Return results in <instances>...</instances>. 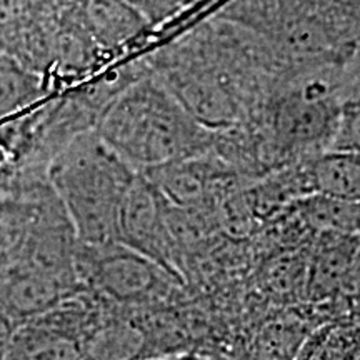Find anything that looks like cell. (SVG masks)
Returning <instances> with one entry per match:
<instances>
[{"instance_id":"obj_11","label":"cell","mask_w":360,"mask_h":360,"mask_svg":"<svg viewBox=\"0 0 360 360\" xmlns=\"http://www.w3.org/2000/svg\"><path fill=\"white\" fill-rule=\"evenodd\" d=\"M312 195L360 204V155L339 148L304 160Z\"/></svg>"},{"instance_id":"obj_17","label":"cell","mask_w":360,"mask_h":360,"mask_svg":"<svg viewBox=\"0 0 360 360\" xmlns=\"http://www.w3.org/2000/svg\"><path fill=\"white\" fill-rule=\"evenodd\" d=\"M127 2L147 20L150 29L170 20L193 4L192 0H127Z\"/></svg>"},{"instance_id":"obj_20","label":"cell","mask_w":360,"mask_h":360,"mask_svg":"<svg viewBox=\"0 0 360 360\" xmlns=\"http://www.w3.org/2000/svg\"><path fill=\"white\" fill-rule=\"evenodd\" d=\"M350 360H360V350H357V352L354 354V357L350 359Z\"/></svg>"},{"instance_id":"obj_7","label":"cell","mask_w":360,"mask_h":360,"mask_svg":"<svg viewBox=\"0 0 360 360\" xmlns=\"http://www.w3.org/2000/svg\"><path fill=\"white\" fill-rule=\"evenodd\" d=\"M75 292L17 262L0 269V314L17 326L40 317Z\"/></svg>"},{"instance_id":"obj_4","label":"cell","mask_w":360,"mask_h":360,"mask_svg":"<svg viewBox=\"0 0 360 360\" xmlns=\"http://www.w3.org/2000/svg\"><path fill=\"white\" fill-rule=\"evenodd\" d=\"M141 174L169 204L182 209L215 210L224 199L252 184L210 152Z\"/></svg>"},{"instance_id":"obj_6","label":"cell","mask_w":360,"mask_h":360,"mask_svg":"<svg viewBox=\"0 0 360 360\" xmlns=\"http://www.w3.org/2000/svg\"><path fill=\"white\" fill-rule=\"evenodd\" d=\"M119 244L132 249L184 282L182 265L165 222V199L139 172L119 210Z\"/></svg>"},{"instance_id":"obj_1","label":"cell","mask_w":360,"mask_h":360,"mask_svg":"<svg viewBox=\"0 0 360 360\" xmlns=\"http://www.w3.org/2000/svg\"><path fill=\"white\" fill-rule=\"evenodd\" d=\"M96 132L137 172L210 152L212 130L197 122L147 74L102 115Z\"/></svg>"},{"instance_id":"obj_18","label":"cell","mask_w":360,"mask_h":360,"mask_svg":"<svg viewBox=\"0 0 360 360\" xmlns=\"http://www.w3.org/2000/svg\"><path fill=\"white\" fill-rule=\"evenodd\" d=\"M319 11L360 19V0H317Z\"/></svg>"},{"instance_id":"obj_3","label":"cell","mask_w":360,"mask_h":360,"mask_svg":"<svg viewBox=\"0 0 360 360\" xmlns=\"http://www.w3.org/2000/svg\"><path fill=\"white\" fill-rule=\"evenodd\" d=\"M82 289L117 307L143 309L167 300L182 283L159 264L119 242L77 249Z\"/></svg>"},{"instance_id":"obj_10","label":"cell","mask_w":360,"mask_h":360,"mask_svg":"<svg viewBox=\"0 0 360 360\" xmlns=\"http://www.w3.org/2000/svg\"><path fill=\"white\" fill-rule=\"evenodd\" d=\"M84 360H146L147 335L134 315L107 312L80 342Z\"/></svg>"},{"instance_id":"obj_15","label":"cell","mask_w":360,"mask_h":360,"mask_svg":"<svg viewBox=\"0 0 360 360\" xmlns=\"http://www.w3.org/2000/svg\"><path fill=\"white\" fill-rule=\"evenodd\" d=\"M214 17L270 40L281 24L282 4L281 0H231Z\"/></svg>"},{"instance_id":"obj_8","label":"cell","mask_w":360,"mask_h":360,"mask_svg":"<svg viewBox=\"0 0 360 360\" xmlns=\"http://www.w3.org/2000/svg\"><path fill=\"white\" fill-rule=\"evenodd\" d=\"M65 8L109 58L150 30L127 0H72Z\"/></svg>"},{"instance_id":"obj_12","label":"cell","mask_w":360,"mask_h":360,"mask_svg":"<svg viewBox=\"0 0 360 360\" xmlns=\"http://www.w3.org/2000/svg\"><path fill=\"white\" fill-rule=\"evenodd\" d=\"M2 360H84L77 340L37 322L15 328Z\"/></svg>"},{"instance_id":"obj_19","label":"cell","mask_w":360,"mask_h":360,"mask_svg":"<svg viewBox=\"0 0 360 360\" xmlns=\"http://www.w3.org/2000/svg\"><path fill=\"white\" fill-rule=\"evenodd\" d=\"M49 2H51L52 6H56L58 11H64V8L69 6L72 0H49Z\"/></svg>"},{"instance_id":"obj_13","label":"cell","mask_w":360,"mask_h":360,"mask_svg":"<svg viewBox=\"0 0 360 360\" xmlns=\"http://www.w3.org/2000/svg\"><path fill=\"white\" fill-rule=\"evenodd\" d=\"M292 205L315 236H360V204L357 202L310 195Z\"/></svg>"},{"instance_id":"obj_21","label":"cell","mask_w":360,"mask_h":360,"mask_svg":"<svg viewBox=\"0 0 360 360\" xmlns=\"http://www.w3.org/2000/svg\"><path fill=\"white\" fill-rule=\"evenodd\" d=\"M359 262H360V237H359Z\"/></svg>"},{"instance_id":"obj_2","label":"cell","mask_w":360,"mask_h":360,"mask_svg":"<svg viewBox=\"0 0 360 360\" xmlns=\"http://www.w3.org/2000/svg\"><path fill=\"white\" fill-rule=\"evenodd\" d=\"M137 174L94 130L67 146L45 175L80 244L105 245L119 242L120 204Z\"/></svg>"},{"instance_id":"obj_9","label":"cell","mask_w":360,"mask_h":360,"mask_svg":"<svg viewBox=\"0 0 360 360\" xmlns=\"http://www.w3.org/2000/svg\"><path fill=\"white\" fill-rule=\"evenodd\" d=\"M105 60H109V57L98 49L74 15L67 8L60 11L53 40V62L47 77L51 90H53L57 80L67 82L82 79L98 69Z\"/></svg>"},{"instance_id":"obj_14","label":"cell","mask_w":360,"mask_h":360,"mask_svg":"<svg viewBox=\"0 0 360 360\" xmlns=\"http://www.w3.org/2000/svg\"><path fill=\"white\" fill-rule=\"evenodd\" d=\"M51 87L40 75L25 70L12 58L0 53V120L19 115L44 101Z\"/></svg>"},{"instance_id":"obj_5","label":"cell","mask_w":360,"mask_h":360,"mask_svg":"<svg viewBox=\"0 0 360 360\" xmlns=\"http://www.w3.org/2000/svg\"><path fill=\"white\" fill-rule=\"evenodd\" d=\"M58 13L49 0H0V53L47 82Z\"/></svg>"},{"instance_id":"obj_22","label":"cell","mask_w":360,"mask_h":360,"mask_svg":"<svg viewBox=\"0 0 360 360\" xmlns=\"http://www.w3.org/2000/svg\"><path fill=\"white\" fill-rule=\"evenodd\" d=\"M192 2H197V0H192Z\"/></svg>"},{"instance_id":"obj_16","label":"cell","mask_w":360,"mask_h":360,"mask_svg":"<svg viewBox=\"0 0 360 360\" xmlns=\"http://www.w3.org/2000/svg\"><path fill=\"white\" fill-rule=\"evenodd\" d=\"M332 148L360 155V98L345 103Z\"/></svg>"}]
</instances>
